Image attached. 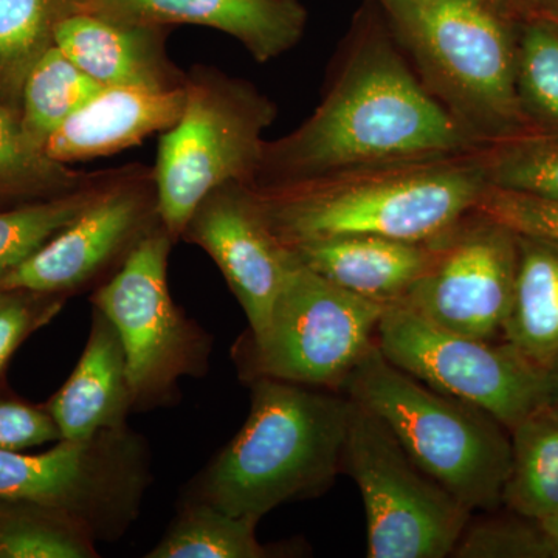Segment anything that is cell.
Here are the masks:
<instances>
[{
	"mask_svg": "<svg viewBox=\"0 0 558 558\" xmlns=\"http://www.w3.org/2000/svg\"><path fill=\"white\" fill-rule=\"evenodd\" d=\"M486 149L424 86L384 14L362 11L306 121L264 143L252 185H290L395 161Z\"/></svg>",
	"mask_w": 558,
	"mask_h": 558,
	"instance_id": "obj_1",
	"label": "cell"
},
{
	"mask_svg": "<svg viewBox=\"0 0 558 558\" xmlns=\"http://www.w3.org/2000/svg\"><path fill=\"white\" fill-rule=\"evenodd\" d=\"M483 153L355 168L270 189L250 185L288 247L344 236L428 242L473 211L490 186Z\"/></svg>",
	"mask_w": 558,
	"mask_h": 558,
	"instance_id": "obj_2",
	"label": "cell"
},
{
	"mask_svg": "<svg viewBox=\"0 0 558 558\" xmlns=\"http://www.w3.org/2000/svg\"><path fill=\"white\" fill-rule=\"evenodd\" d=\"M253 379L247 421L202 476L197 499L260 520L317 497L343 472L354 402L339 391Z\"/></svg>",
	"mask_w": 558,
	"mask_h": 558,
	"instance_id": "obj_3",
	"label": "cell"
},
{
	"mask_svg": "<svg viewBox=\"0 0 558 558\" xmlns=\"http://www.w3.org/2000/svg\"><path fill=\"white\" fill-rule=\"evenodd\" d=\"M429 94L484 148L529 134L515 92L521 21L483 0H376Z\"/></svg>",
	"mask_w": 558,
	"mask_h": 558,
	"instance_id": "obj_4",
	"label": "cell"
},
{
	"mask_svg": "<svg viewBox=\"0 0 558 558\" xmlns=\"http://www.w3.org/2000/svg\"><path fill=\"white\" fill-rule=\"evenodd\" d=\"M340 392L376 414L417 468L472 512L502 505L512 439L486 411L414 379L377 343L360 359Z\"/></svg>",
	"mask_w": 558,
	"mask_h": 558,
	"instance_id": "obj_5",
	"label": "cell"
},
{
	"mask_svg": "<svg viewBox=\"0 0 558 558\" xmlns=\"http://www.w3.org/2000/svg\"><path fill=\"white\" fill-rule=\"evenodd\" d=\"M183 87L182 116L161 135L153 170L157 213L174 241L209 191L255 180L278 113L252 83L208 65H194Z\"/></svg>",
	"mask_w": 558,
	"mask_h": 558,
	"instance_id": "obj_6",
	"label": "cell"
},
{
	"mask_svg": "<svg viewBox=\"0 0 558 558\" xmlns=\"http://www.w3.org/2000/svg\"><path fill=\"white\" fill-rule=\"evenodd\" d=\"M343 472L365 505L366 557H449L472 520V510L417 468L391 429L357 402Z\"/></svg>",
	"mask_w": 558,
	"mask_h": 558,
	"instance_id": "obj_7",
	"label": "cell"
},
{
	"mask_svg": "<svg viewBox=\"0 0 558 558\" xmlns=\"http://www.w3.org/2000/svg\"><path fill=\"white\" fill-rule=\"evenodd\" d=\"M387 304L363 299L299 266L275 301L269 323L250 339V374L339 391L376 343Z\"/></svg>",
	"mask_w": 558,
	"mask_h": 558,
	"instance_id": "obj_8",
	"label": "cell"
},
{
	"mask_svg": "<svg viewBox=\"0 0 558 558\" xmlns=\"http://www.w3.org/2000/svg\"><path fill=\"white\" fill-rule=\"evenodd\" d=\"M172 244L171 234L157 223L94 295L95 310L119 332L134 407L159 402L180 377L196 376L207 365V341L168 289Z\"/></svg>",
	"mask_w": 558,
	"mask_h": 558,
	"instance_id": "obj_9",
	"label": "cell"
},
{
	"mask_svg": "<svg viewBox=\"0 0 558 558\" xmlns=\"http://www.w3.org/2000/svg\"><path fill=\"white\" fill-rule=\"evenodd\" d=\"M146 458L126 427L60 440L46 453L0 450V498L64 510L98 542H109L137 519L148 484Z\"/></svg>",
	"mask_w": 558,
	"mask_h": 558,
	"instance_id": "obj_10",
	"label": "cell"
},
{
	"mask_svg": "<svg viewBox=\"0 0 558 558\" xmlns=\"http://www.w3.org/2000/svg\"><path fill=\"white\" fill-rule=\"evenodd\" d=\"M376 343L398 368L429 388L472 403L512 432L545 400L546 371L502 340L472 339L392 304Z\"/></svg>",
	"mask_w": 558,
	"mask_h": 558,
	"instance_id": "obj_11",
	"label": "cell"
},
{
	"mask_svg": "<svg viewBox=\"0 0 558 558\" xmlns=\"http://www.w3.org/2000/svg\"><path fill=\"white\" fill-rule=\"evenodd\" d=\"M433 244L432 264L400 306L459 336L497 340L515 293L519 234L473 209Z\"/></svg>",
	"mask_w": 558,
	"mask_h": 558,
	"instance_id": "obj_12",
	"label": "cell"
},
{
	"mask_svg": "<svg viewBox=\"0 0 558 558\" xmlns=\"http://www.w3.org/2000/svg\"><path fill=\"white\" fill-rule=\"evenodd\" d=\"M157 223L153 171L120 170L105 193L13 271L0 290L61 295L83 288L110 264L124 259Z\"/></svg>",
	"mask_w": 558,
	"mask_h": 558,
	"instance_id": "obj_13",
	"label": "cell"
},
{
	"mask_svg": "<svg viewBox=\"0 0 558 558\" xmlns=\"http://www.w3.org/2000/svg\"><path fill=\"white\" fill-rule=\"evenodd\" d=\"M180 238L218 264L247 315L250 339H258L299 260L271 231L252 185L231 182L209 191Z\"/></svg>",
	"mask_w": 558,
	"mask_h": 558,
	"instance_id": "obj_14",
	"label": "cell"
},
{
	"mask_svg": "<svg viewBox=\"0 0 558 558\" xmlns=\"http://www.w3.org/2000/svg\"><path fill=\"white\" fill-rule=\"evenodd\" d=\"M87 10L131 24H194L240 40L269 62L303 38L307 11L299 0H87Z\"/></svg>",
	"mask_w": 558,
	"mask_h": 558,
	"instance_id": "obj_15",
	"label": "cell"
},
{
	"mask_svg": "<svg viewBox=\"0 0 558 558\" xmlns=\"http://www.w3.org/2000/svg\"><path fill=\"white\" fill-rule=\"evenodd\" d=\"M54 46L105 87L174 89L186 73L165 50L163 27L131 24L87 9L60 22Z\"/></svg>",
	"mask_w": 558,
	"mask_h": 558,
	"instance_id": "obj_16",
	"label": "cell"
},
{
	"mask_svg": "<svg viewBox=\"0 0 558 558\" xmlns=\"http://www.w3.org/2000/svg\"><path fill=\"white\" fill-rule=\"evenodd\" d=\"M185 105V87H105L54 132L44 153L58 163L112 156L154 132L171 130Z\"/></svg>",
	"mask_w": 558,
	"mask_h": 558,
	"instance_id": "obj_17",
	"label": "cell"
},
{
	"mask_svg": "<svg viewBox=\"0 0 558 558\" xmlns=\"http://www.w3.org/2000/svg\"><path fill=\"white\" fill-rule=\"evenodd\" d=\"M301 266L377 303L399 304L427 271L435 244L381 236H344L290 247Z\"/></svg>",
	"mask_w": 558,
	"mask_h": 558,
	"instance_id": "obj_18",
	"label": "cell"
},
{
	"mask_svg": "<svg viewBox=\"0 0 558 558\" xmlns=\"http://www.w3.org/2000/svg\"><path fill=\"white\" fill-rule=\"evenodd\" d=\"M131 407L134 402L119 332L95 310L89 341L78 365L47 411L57 422L62 440H84L105 429L124 427Z\"/></svg>",
	"mask_w": 558,
	"mask_h": 558,
	"instance_id": "obj_19",
	"label": "cell"
},
{
	"mask_svg": "<svg viewBox=\"0 0 558 558\" xmlns=\"http://www.w3.org/2000/svg\"><path fill=\"white\" fill-rule=\"evenodd\" d=\"M501 339L548 371L558 360V242L519 234V271Z\"/></svg>",
	"mask_w": 558,
	"mask_h": 558,
	"instance_id": "obj_20",
	"label": "cell"
},
{
	"mask_svg": "<svg viewBox=\"0 0 558 558\" xmlns=\"http://www.w3.org/2000/svg\"><path fill=\"white\" fill-rule=\"evenodd\" d=\"M512 462L502 505L523 519L558 512V413L539 405L510 432Z\"/></svg>",
	"mask_w": 558,
	"mask_h": 558,
	"instance_id": "obj_21",
	"label": "cell"
},
{
	"mask_svg": "<svg viewBox=\"0 0 558 558\" xmlns=\"http://www.w3.org/2000/svg\"><path fill=\"white\" fill-rule=\"evenodd\" d=\"M84 9L87 0H0V102L21 109L25 80L54 46L58 25Z\"/></svg>",
	"mask_w": 558,
	"mask_h": 558,
	"instance_id": "obj_22",
	"label": "cell"
},
{
	"mask_svg": "<svg viewBox=\"0 0 558 558\" xmlns=\"http://www.w3.org/2000/svg\"><path fill=\"white\" fill-rule=\"evenodd\" d=\"M102 89L57 46L51 47L31 70L22 89L21 123L32 145L44 153L51 135Z\"/></svg>",
	"mask_w": 558,
	"mask_h": 558,
	"instance_id": "obj_23",
	"label": "cell"
},
{
	"mask_svg": "<svg viewBox=\"0 0 558 558\" xmlns=\"http://www.w3.org/2000/svg\"><path fill=\"white\" fill-rule=\"evenodd\" d=\"M119 171L100 172L86 185L62 196L28 202L0 211V286L90 207Z\"/></svg>",
	"mask_w": 558,
	"mask_h": 558,
	"instance_id": "obj_24",
	"label": "cell"
},
{
	"mask_svg": "<svg viewBox=\"0 0 558 558\" xmlns=\"http://www.w3.org/2000/svg\"><path fill=\"white\" fill-rule=\"evenodd\" d=\"M97 542L64 510L0 498V558H95Z\"/></svg>",
	"mask_w": 558,
	"mask_h": 558,
	"instance_id": "obj_25",
	"label": "cell"
},
{
	"mask_svg": "<svg viewBox=\"0 0 558 558\" xmlns=\"http://www.w3.org/2000/svg\"><path fill=\"white\" fill-rule=\"evenodd\" d=\"M95 175L73 171L35 148L22 128L20 110L0 102V205L62 196Z\"/></svg>",
	"mask_w": 558,
	"mask_h": 558,
	"instance_id": "obj_26",
	"label": "cell"
},
{
	"mask_svg": "<svg viewBox=\"0 0 558 558\" xmlns=\"http://www.w3.org/2000/svg\"><path fill=\"white\" fill-rule=\"evenodd\" d=\"M259 520L231 515L209 502L186 505L149 558H264L271 550L256 537Z\"/></svg>",
	"mask_w": 558,
	"mask_h": 558,
	"instance_id": "obj_27",
	"label": "cell"
},
{
	"mask_svg": "<svg viewBox=\"0 0 558 558\" xmlns=\"http://www.w3.org/2000/svg\"><path fill=\"white\" fill-rule=\"evenodd\" d=\"M515 92L531 131L558 134V21L534 14L520 22Z\"/></svg>",
	"mask_w": 558,
	"mask_h": 558,
	"instance_id": "obj_28",
	"label": "cell"
},
{
	"mask_svg": "<svg viewBox=\"0 0 558 558\" xmlns=\"http://www.w3.org/2000/svg\"><path fill=\"white\" fill-rule=\"evenodd\" d=\"M488 185L558 202V134L529 132L484 149Z\"/></svg>",
	"mask_w": 558,
	"mask_h": 558,
	"instance_id": "obj_29",
	"label": "cell"
},
{
	"mask_svg": "<svg viewBox=\"0 0 558 558\" xmlns=\"http://www.w3.org/2000/svg\"><path fill=\"white\" fill-rule=\"evenodd\" d=\"M453 557L459 558H558V550L537 521L492 517L462 532Z\"/></svg>",
	"mask_w": 558,
	"mask_h": 558,
	"instance_id": "obj_30",
	"label": "cell"
},
{
	"mask_svg": "<svg viewBox=\"0 0 558 558\" xmlns=\"http://www.w3.org/2000/svg\"><path fill=\"white\" fill-rule=\"evenodd\" d=\"M476 211L517 234L558 242V202L488 186Z\"/></svg>",
	"mask_w": 558,
	"mask_h": 558,
	"instance_id": "obj_31",
	"label": "cell"
},
{
	"mask_svg": "<svg viewBox=\"0 0 558 558\" xmlns=\"http://www.w3.org/2000/svg\"><path fill=\"white\" fill-rule=\"evenodd\" d=\"M27 290H0V371L28 333L61 307L60 300Z\"/></svg>",
	"mask_w": 558,
	"mask_h": 558,
	"instance_id": "obj_32",
	"label": "cell"
},
{
	"mask_svg": "<svg viewBox=\"0 0 558 558\" xmlns=\"http://www.w3.org/2000/svg\"><path fill=\"white\" fill-rule=\"evenodd\" d=\"M62 440L49 411L0 399V450L22 451Z\"/></svg>",
	"mask_w": 558,
	"mask_h": 558,
	"instance_id": "obj_33",
	"label": "cell"
},
{
	"mask_svg": "<svg viewBox=\"0 0 558 558\" xmlns=\"http://www.w3.org/2000/svg\"><path fill=\"white\" fill-rule=\"evenodd\" d=\"M483 2L490 3L492 7L508 14L517 21L526 20L532 14L531 2L529 0H483Z\"/></svg>",
	"mask_w": 558,
	"mask_h": 558,
	"instance_id": "obj_34",
	"label": "cell"
},
{
	"mask_svg": "<svg viewBox=\"0 0 558 558\" xmlns=\"http://www.w3.org/2000/svg\"><path fill=\"white\" fill-rule=\"evenodd\" d=\"M542 405L549 407L558 413V360L546 371L545 400Z\"/></svg>",
	"mask_w": 558,
	"mask_h": 558,
	"instance_id": "obj_35",
	"label": "cell"
},
{
	"mask_svg": "<svg viewBox=\"0 0 558 558\" xmlns=\"http://www.w3.org/2000/svg\"><path fill=\"white\" fill-rule=\"evenodd\" d=\"M532 14L558 21V0H529Z\"/></svg>",
	"mask_w": 558,
	"mask_h": 558,
	"instance_id": "obj_36",
	"label": "cell"
},
{
	"mask_svg": "<svg viewBox=\"0 0 558 558\" xmlns=\"http://www.w3.org/2000/svg\"><path fill=\"white\" fill-rule=\"evenodd\" d=\"M537 523L546 532V535H548L550 542L554 543L558 550V512L550 515L549 519L537 521Z\"/></svg>",
	"mask_w": 558,
	"mask_h": 558,
	"instance_id": "obj_37",
	"label": "cell"
}]
</instances>
